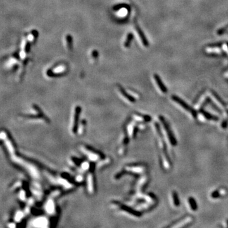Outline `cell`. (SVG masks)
<instances>
[{
  "label": "cell",
  "instance_id": "1",
  "mask_svg": "<svg viewBox=\"0 0 228 228\" xmlns=\"http://www.w3.org/2000/svg\"><path fill=\"white\" fill-rule=\"evenodd\" d=\"M66 67L65 66H60L57 67L56 68H55L53 70H49L47 72L48 75L50 77H55L56 75H62V73L65 72Z\"/></svg>",
  "mask_w": 228,
  "mask_h": 228
},
{
  "label": "cell",
  "instance_id": "2",
  "mask_svg": "<svg viewBox=\"0 0 228 228\" xmlns=\"http://www.w3.org/2000/svg\"><path fill=\"white\" fill-rule=\"evenodd\" d=\"M81 108L79 106H77L75 107L74 111V114H73V124H72V131L73 132H75V131L77 130V127L78 125V119H79V113H80Z\"/></svg>",
  "mask_w": 228,
  "mask_h": 228
},
{
  "label": "cell",
  "instance_id": "3",
  "mask_svg": "<svg viewBox=\"0 0 228 228\" xmlns=\"http://www.w3.org/2000/svg\"><path fill=\"white\" fill-rule=\"evenodd\" d=\"M172 99H173V100H174V101H176V102H177V103L179 104V105H181V106H182V107L183 108H184L186 110H187V111H188V112H189L190 113H192V115H193V116H194L195 117H196V112H195L194 110H192V108H190L189 107L188 105H186V104L183 101H181V100H180V99L179 98L175 97V96H173V97H172Z\"/></svg>",
  "mask_w": 228,
  "mask_h": 228
},
{
  "label": "cell",
  "instance_id": "4",
  "mask_svg": "<svg viewBox=\"0 0 228 228\" xmlns=\"http://www.w3.org/2000/svg\"><path fill=\"white\" fill-rule=\"evenodd\" d=\"M84 151H86V152H84L86 154V155H88L89 157V159H90L91 160H97L98 159H100V154L98 153H96L95 151H93V149H89L88 150L86 149V148H84Z\"/></svg>",
  "mask_w": 228,
  "mask_h": 228
},
{
  "label": "cell",
  "instance_id": "5",
  "mask_svg": "<svg viewBox=\"0 0 228 228\" xmlns=\"http://www.w3.org/2000/svg\"><path fill=\"white\" fill-rule=\"evenodd\" d=\"M118 88H119V92L121 93V94H122V96H124V98H126V100L129 101V102H130V103L135 102V99L132 97V96H131L130 94H129L128 93H127V92L124 90V89L122 86H119Z\"/></svg>",
  "mask_w": 228,
  "mask_h": 228
},
{
  "label": "cell",
  "instance_id": "6",
  "mask_svg": "<svg viewBox=\"0 0 228 228\" xmlns=\"http://www.w3.org/2000/svg\"><path fill=\"white\" fill-rule=\"evenodd\" d=\"M135 28H136V30L137 32H138V35H139V37H140V39L141 40V41H142V43H143V45H144V46H146V47L148 46V41H147V40L146 39L145 36H144V34H143V32H142V30H141L140 27L138 26V25L137 24H135Z\"/></svg>",
  "mask_w": 228,
  "mask_h": 228
},
{
  "label": "cell",
  "instance_id": "7",
  "mask_svg": "<svg viewBox=\"0 0 228 228\" xmlns=\"http://www.w3.org/2000/svg\"><path fill=\"white\" fill-rule=\"evenodd\" d=\"M154 78H155V81H156V83L157 84L158 86H159V88L160 89V91H161L163 93H166L167 92L166 88H165V86H164V84L162 83V82L161 81V80H160V78L159 77V75L157 74H155L154 75Z\"/></svg>",
  "mask_w": 228,
  "mask_h": 228
},
{
  "label": "cell",
  "instance_id": "8",
  "mask_svg": "<svg viewBox=\"0 0 228 228\" xmlns=\"http://www.w3.org/2000/svg\"><path fill=\"white\" fill-rule=\"evenodd\" d=\"M66 41H67V49L70 51L72 50L73 47V41H72V37L70 34H68L66 36Z\"/></svg>",
  "mask_w": 228,
  "mask_h": 228
},
{
  "label": "cell",
  "instance_id": "9",
  "mask_svg": "<svg viewBox=\"0 0 228 228\" xmlns=\"http://www.w3.org/2000/svg\"><path fill=\"white\" fill-rule=\"evenodd\" d=\"M133 39V34H131V33H129L127 35V37H126V41L124 43V47L125 48H129L131 45V42H132V40Z\"/></svg>",
  "mask_w": 228,
  "mask_h": 228
},
{
  "label": "cell",
  "instance_id": "10",
  "mask_svg": "<svg viewBox=\"0 0 228 228\" xmlns=\"http://www.w3.org/2000/svg\"><path fill=\"white\" fill-rule=\"evenodd\" d=\"M189 205L191 207V208H192L193 210H196L197 209V203H196L195 201L193 198H189Z\"/></svg>",
  "mask_w": 228,
  "mask_h": 228
},
{
  "label": "cell",
  "instance_id": "11",
  "mask_svg": "<svg viewBox=\"0 0 228 228\" xmlns=\"http://www.w3.org/2000/svg\"><path fill=\"white\" fill-rule=\"evenodd\" d=\"M192 218L187 217V219H184V220H183V221L182 220V221L179 223V224H178V225L177 224V225H174L173 227H182V226H184V225L187 224V223L190 222L192 221Z\"/></svg>",
  "mask_w": 228,
  "mask_h": 228
},
{
  "label": "cell",
  "instance_id": "12",
  "mask_svg": "<svg viewBox=\"0 0 228 228\" xmlns=\"http://www.w3.org/2000/svg\"><path fill=\"white\" fill-rule=\"evenodd\" d=\"M172 197H173L174 203L175 206H178L179 205V202L178 197H177V194H176L175 192L173 193V196H172Z\"/></svg>",
  "mask_w": 228,
  "mask_h": 228
},
{
  "label": "cell",
  "instance_id": "13",
  "mask_svg": "<svg viewBox=\"0 0 228 228\" xmlns=\"http://www.w3.org/2000/svg\"><path fill=\"white\" fill-rule=\"evenodd\" d=\"M92 57L94 60H97L98 57V53L97 50H94V51L92 52Z\"/></svg>",
  "mask_w": 228,
  "mask_h": 228
}]
</instances>
